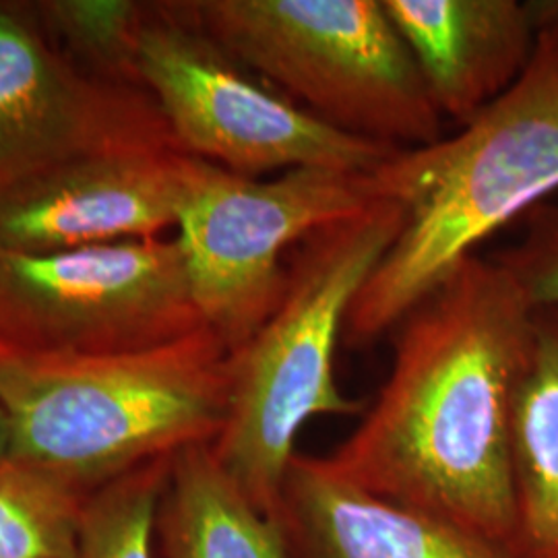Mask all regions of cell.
<instances>
[{
  "mask_svg": "<svg viewBox=\"0 0 558 558\" xmlns=\"http://www.w3.org/2000/svg\"><path fill=\"white\" fill-rule=\"evenodd\" d=\"M158 532L166 558H292L278 519L242 493L211 442L172 458Z\"/></svg>",
  "mask_w": 558,
  "mask_h": 558,
  "instance_id": "cell-14",
  "label": "cell"
},
{
  "mask_svg": "<svg viewBox=\"0 0 558 558\" xmlns=\"http://www.w3.org/2000/svg\"><path fill=\"white\" fill-rule=\"evenodd\" d=\"M532 327L499 260H463L399 320L389 377L327 463L513 553L511 416Z\"/></svg>",
  "mask_w": 558,
  "mask_h": 558,
  "instance_id": "cell-1",
  "label": "cell"
},
{
  "mask_svg": "<svg viewBox=\"0 0 558 558\" xmlns=\"http://www.w3.org/2000/svg\"><path fill=\"white\" fill-rule=\"evenodd\" d=\"M497 260L515 278L534 308L558 306V207L536 209L525 236Z\"/></svg>",
  "mask_w": 558,
  "mask_h": 558,
  "instance_id": "cell-18",
  "label": "cell"
},
{
  "mask_svg": "<svg viewBox=\"0 0 558 558\" xmlns=\"http://www.w3.org/2000/svg\"><path fill=\"white\" fill-rule=\"evenodd\" d=\"M201 327L177 236L0 251L2 350L108 356L158 348Z\"/></svg>",
  "mask_w": 558,
  "mask_h": 558,
  "instance_id": "cell-8",
  "label": "cell"
},
{
  "mask_svg": "<svg viewBox=\"0 0 558 558\" xmlns=\"http://www.w3.org/2000/svg\"><path fill=\"white\" fill-rule=\"evenodd\" d=\"M379 201L371 172L296 168L253 179L184 154L174 230L203 325L239 350L276 308L300 242Z\"/></svg>",
  "mask_w": 558,
  "mask_h": 558,
  "instance_id": "cell-7",
  "label": "cell"
},
{
  "mask_svg": "<svg viewBox=\"0 0 558 558\" xmlns=\"http://www.w3.org/2000/svg\"><path fill=\"white\" fill-rule=\"evenodd\" d=\"M147 7L149 2L135 0H40L32 4L41 29L62 41L64 54L81 71L131 87H141L137 44Z\"/></svg>",
  "mask_w": 558,
  "mask_h": 558,
  "instance_id": "cell-16",
  "label": "cell"
},
{
  "mask_svg": "<svg viewBox=\"0 0 558 558\" xmlns=\"http://www.w3.org/2000/svg\"><path fill=\"white\" fill-rule=\"evenodd\" d=\"M228 359L207 327L108 356H32L0 348L11 458L92 495L143 463L214 442L228 408Z\"/></svg>",
  "mask_w": 558,
  "mask_h": 558,
  "instance_id": "cell-3",
  "label": "cell"
},
{
  "mask_svg": "<svg viewBox=\"0 0 558 558\" xmlns=\"http://www.w3.org/2000/svg\"><path fill=\"white\" fill-rule=\"evenodd\" d=\"M137 71L180 151L236 174L373 172L398 151L308 114L232 57L201 25L189 0L149 2Z\"/></svg>",
  "mask_w": 558,
  "mask_h": 558,
  "instance_id": "cell-6",
  "label": "cell"
},
{
  "mask_svg": "<svg viewBox=\"0 0 558 558\" xmlns=\"http://www.w3.org/2000/svg\"><path fill=\"white\" fill-rule=\"evenodd\" d=\"M440 119H476L523 75L539 4L519 0H380Z\"/></svg>",
  "mask_w": 558,
  "mask_h": 558,
  "instance_id": "cell-11",
  "label": "cell"
},
{
  "mask_svg": "<svg viewBox=\"0 0 558 558\" xmlns=\"http://www.w3.org/2000/svg\"><path fill=\"white\" fill-rule=\"evenodd\" d=\"M126 147H177L151 96L87 75L46 40L32 4L0 2V195Z\"/></svg>",
  "mask_w": 558,
  "mask_h": 558,
  "instance_id": "cell-9",
  "label": "cell"
},
{
  "mask_svg": "<svg viewBox=\"0 0 558 558\" xmlns=\"http://www.w3.org/2000/svg\"><path fill=\"white\" fill-rule=\"evenodd\" d=\"M172 458L143 463L89 495L80 558H154V534Z\"/></svg>",
  "mask_w": 558,
  "mask_h": 558,
  "instance_id": "cell-17",
  "label": "cell"
},
{
  "mask_svg": "<svg viewBox=\"0 0 558 558\" xmlns=\"http://www.w3.org/2000/svg\"><path fill=\"white\" fill-rule=\"evenodd\" d=\"M221 46L345 135L391 149L442 137V119L380 0H189Z\"/></svg>",
  "mask_w": 558,
  "mask_h": 558,
  "instance_id": "cell-5",
  "label": "cell"
},
{
  "mask_svg": "<svg viewBox=\"0 0 558 558\" xmlns=\"http://www.w3.org/2000/svg\"><path fill=\"white\" fill-rule=\"evenodd\" d=\"M371 177L403 223L345 323L360 345L393 331L484 240L557 193L558 4H539L534 57L509 92L456 135L393 151Z\"/></svg>",
  "mask_w": 558,
  "mask_h": 558,
  "instance_id": "cell-2",
  "label": "cell"
},
{
  "mask_svg": "<svg viewBox=\"0 0 558 558\" xmlns=\"http://www.w3.org/2000/svg\"><path fill=\"white\" fill-rule=\"evenodd\" d=\"M278 521L292 558H515L445 519L360 488L325 458L302 453L290 463Z\"/></svg>",
  "mask_w": 558,
  "mask_h": 558,
  "instance_id": "cell-12",
  "label": "cell"
},
{
  "mask_svg": "<svg viewBox=\"0 0 558 558\" xmlns=\"http://www.w3.org/2000/svg\"><path fill=\"white\" fill-rule=\"evenodd\" d=\"M177 147L92 154L0 195V251L52 253L177 228L182 195Z\"/></svg>",
  "mask_w": 558,
  "mask_h": 558,
  "instance_id": "cell-10",
  "label": "cell"
},
{
  "mask_svg": "<svg viewBox=\"0 0 558 558\" xmlns=\"http://www.w3.org/2000/svg\"><path fill=\"white\" fill-rule=\"evenodd\" d=\"M7 458H11V433H9L4 412L0 410V463Z\"/></svg>",
  "mask_w": 558,
  "mask_h": 558,
  "instance_id": "cell-19",
  "label": "cell"
},
{
  "mask_svg": "<svg viewBox=\"0 0 558 558\" xmlns=\"http://www.w3.org/2000/svg\"><path fill=\"white\" fill-rule=\"evenodd\" d=\"M513 557L558 558V306L534 308L511 416Z\"/></svg>",
  "mask_w": 558,
  "mask_h": 558,
  "instance_id": "cell-13",
  "label": "cell"
},
{
  "mask_svg": "<svg viewBox=\"0 0 558 558\" xmlns=\"http://www.w3.org/2000/svg\"><path fill=\"white\" fill-rule=\"evenodd\" d=\"M89 495L34 463H0V558H80Z\"/></svg>",
  "mask_w": 558,
  "mask_h": 558,
  "instance_id": "cell-15",
  "label": "cell"
},
{
  "mask_svg": "<svg viewBox=\"0 0 558 558\" xmlns=\"http://www.w3.org/2000/svg\"><path fill=\"white\" fill-rule=\"evenodd\" d=\"M403 211L379 201L302 240L286 286L259 329L228 359V408L211 442L223 470L267 518L278 519L300 430L319 416H360L336 377V350L360 290L393 246Z\"/></svg>",
  "mask_w": 558,
  "mask_h": 558,
  "instance_id": "cell-4",
  "label": "cell"
}]
</instances>
